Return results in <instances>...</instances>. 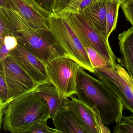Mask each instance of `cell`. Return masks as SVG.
Segmentation results:
<instances>
[{
    "mask_svg": "<svg viewBox=\"0 0 133 133\" xmlns=\"http://www.w3.org/2000/svg\"><path fill=\"white\" fill-rule=\"evenodd\" d=\"M78 99L92 108L96 106L106 126L118 123L123 116L124 106L119 96L103 82L80 67L76 81Z\"/></svg>",
    "mask_w": 133,
    "mask_h": 133,
    "instance_id": "cell-1",
    "label": "cell"
},
{
    "mask_svg": "<svg viewBox=\"0 0 133 133\" xmlns=\"http://www.w3.org/2000/svg\"><path fill=\"white\" fill-rule=\"evenodd\" d=\"M50 118L49 106L34 89L12 99L3 114V127L13 133H26L37 121Z\"/></svg>",
    "mask_w": 133,
    "mask_h": 133,
    "instance_id": "cell-2",
    "label": "cell"
},
{
    "mask_svg": "<svg viewBox=\"0 0 133 133\" xmlns=\"http://www.w3.org/2000/svg\"><path fill=\"white\" fill-rule=\"evenodd\" d=\"M4 9L15 27L18 43L46 66L56 58L66 57L54 43L49 31L43 32L33 28L16 11L8 8Z\"/></svg>",
    "mask_w": 133,
    "mask_h": 133,
    "instance_id": "cell-3",
    "label": "cell"
},
{
    "mask_svg": "<svg viewBox=\"0 0 133 133\" xmlns=\"http://www.w3.org/2000/svg\"><path fill=\"white\" fill-rule=\"evenodd\" d=\"M49 25L50 32L55 45L65 56L73 59L81 67L94 74L95 70L86 49L68 17L53 14Z\"/></svg>",
    "mask_w": 133,
    "mask_h": 133,
    "instance_id": "cell-4",
    "label": "cell"
},
{
    "mask_svg": "<svg viewBox=\"0 0 133 133\" xmlns=\"http://www.w3.org/2000/svg\"><path fill=\"white\" fill-rule=\"evenodd\" d=\"M67 17L85 47L92 48L114 66L117 64V60L119 59L110 45L109 38L96 29L82 12L71 14Z\"/></svg>",
    "mask_w": 133,
    "mask_h": 133,
    "instance_id": "cell-5",
    "label": "cell"
},
{
    "mask_svg": "<svg viewBox=\"0 0 133 133\" xmlns=\"http://www.w3.org/2000/svg\"><path fill=\"white\" fill-rule=\"evenodd\" d=\"M94 74L120 99L124 107L133 114V78L122 66L108 63L95 69Z\"/></svg>",
    "mask_w": 133,
    "mask_h": 133,
    "instance_id": "cell-6",
    "label": "cell"
},
{
    "mask_svg": "<svg viewBox=\"0 0 133 133\" xmlns=\"http://www.w3.org/2000/svg\"><path fill=\"white\" fill-rule=\"evenodd\" d=\"M80 67L75 61L66 57L56 58L46 66L50 82L63 98L76 95L77 76Z\"/></svg>",
    "mask_w": 133,
    "mask_h": 133,
    "instance_id": "cell-7",
    "label": "cell"
},
{
    "mask_svg": "<svg viewBox=\"0 0 133 133\" xmlns=\"http://www.w3.org/2000/svg\"><path fill=\"white\" fill-rule=\"evenodd\" d=\"M8 8L17 11L33 28L50 31L49 20L53 13L35 0H8Z\"/></svg>",
    "mask_w": 133,
    "mask_h": 133,
    "instance_id": "cell-8",
    "label": "cell"
},
{
    "mask_svg": "<svg viewBox=\"0 0 133 133\" xmlns=\"http://www.w3.org/2000/svg\"><path fill=\"white\" fill-rule=\"evenodd\" d=\"M0 74L4 77L12 99L34 90L38 85L9 55Z\"/></svg>",
    "mask_w": 133,
    "mask_h": 133,
    "instance_id": "cell-9",
    "label": "cell"
},
{
    "mask_svg": "<svg viewBox=\"0 0 133 133\" xmlns=\"http://www.w3.org/2000/svg\"><path fill=\"white\" fill-rule=\"evenodd\" d=\"M9 55L33 79L38 85L50 82L46 65L38 57L18 43Z\"/></svg>",
    "mask_w": 133,
    "mask_h": 133,
    "instance_id": "cell-10",
    "label": "cell"
},
{
    "mask_svg": "<svg viewBox=\"0 0 133 133\" xmlns=\"http://www.w3.org/2000/svg\"><path fill=\"white\" fill-rule=\"evenodd\" d=\"M70 98L72 109L86 133H110L103 123L100 112L96 106L91 108L73 95Z\"/></svg>",
    "mask_w": 133,
    "mask_h": 133,
    "instance_id": "cell-11",
    "label": "cell"
},
{
    "mask_svg": "<svg viewBox=\"0 0 133 133\" xmlns=\"http://www.w3.org/2000/svg\"><path fill=\"white\" fill-rule=\"evenodd\" d=\"M53 121L57 133H86L78 121L68 98Z\"/></svg>",
    "mask_w": 133,
    "mask_h": 133,
    "instance_id": "cell-12",
    "label": "cell"
},
{
    "mask_svg": "<svg viewBox=\"0 0 133 133\" xmlns=\"http://www.w3.org/2000/svg\"><path fill=\"white\" fill-rule=\"evenodd\" d=\"M35 90L47 103L49 109L50 118L53 119L58 110L64 105L66 99L68 98L62 97L51 82L38 85Z\"/></svg>",
    "mask_w": 133,
    "mask_h": 133,
    "instance_id": "cell-13",
    "label": "cell"
},
{
    "mask_svg": "<svg viewBox=\"0 0 133 133\" xmlns=\"http://www.w3.org/2000/svg\"><path fill=\"white\" fill-rule=\"evenodd\" d=\"M106 1L107 0H94L90 5L80 12H82L96 29L107 36Z\"/></svg>",
    "mask_w": 133,
    "mask_h": 133,
    "instance_id": "cell-14",
    "label": "cell"
},
{
    "mask_svg": "<svg viewBox=\"0 0 133 133\" xmlns=\"http://www.w3.org/2000/svg\"><path fill=\"white\" fill-rule=\"evenodd\" d=\"M118 39L124 66L133 78V27L120 34Z\"/></svg>",
    "mask_w": 133,
    "mask_h": 133,
    "instance_id": "cell-15",
    "label": "cell"
},
{
    "mask_svg": "<svg viewBox=\"0 0 133 133\" xmlns=\"http://www.w3.org/2000/svg\"><path fill=\"white\" fill-rule=\"evenodd\" d=\"M84 0H54L52 12L59 16H67L81 11Z\"/></svg>",
    "mask_w": 133,
    "mask_h": 133,
    "instance_id": "cell-16",
    "label": "cell"
},
{
    "mask_svg": "<svg viewBox=\"0 0 133 133\" xmlns=\"http://www.w3.org/2000/svg\"><path fill=\"white\" fill-rule=\"evenodd\" d=\"M121 4L116 0H107L106 7V29L108 38L116 29L118 11Z\"/></svg>",
    "mask_w": 133,
    "mask_h": 133,
    "instance_id": "cell-17",
    "label": "cell"
},
{
    "mask_svg": "<svg viewBox=\"0 0 133 133\" xmlns=\"http://www.w3.org/2000/svg\"><path fill=\"white\" fill-rule=\"evenodd\" d=\"M0 42H2L5 36L16 37L15 27L7 14L5 9L0 8Z\"/></svg>",
    "mask_w": 133,
    "mask_h": 133,
    "instance_id": "cell-18",
    "label": "cell"
},
{
    "mask_svg": "<svg viewBox=\"0 0 133 133\" xmlns=\"http://www.w3.org/2000/svg\"><path fill=\"white\" fill-rule=\"evenodd\" d=\"M12 100L6 82L3 75L0 74V105L1 117L8 104Z\"/></svg>",
    "mask_w": 133,
    "mask_h": 133,
    "instance_id": "cell-19",
    "label": "cell"
},
{
    "mask_svg": "<svg viewBox=\"0 0 133 133\" xmlns=\"http://www.w3.org/2000/svg\"><path fill=\"white\" fill-rule=\"evenodd\" d=\"M113 133H133V115L123 116L114 128Z\"/></svg>",
    "mask_w": 133,
    "mask_h": 133,
    "instance_id": "cell-20",
    "label": "cell"
},
{
    "mask_svg": "<svg viewBox=\"0 0 133 133\" xmlns=\"http://www.w3.org/2000/svg\"><path fill=\"white\" fill-rule=\"evenodd\" d=\"M85 48L94 70L95 68L106 66L109 63L106 61L96 50L88 46H86Z\"/></svg>",
    "mask_w": 133,
    "mask_h": 133,
    "instance_id": "cell-21",
    "label": "cell"
},
{
    "mask_svg": "<svg viewBox=\"0 0 133 133\" xmlns=\"http://www.w3.org/2000/svg\"><path fill=\"white\" fill-rule=\"evenodd\" d=\"M48 120H42L35 123L27 131L31 133H57L55 129L49 127L47 124Z\"/></svg>",
    "mask_w": 133,
    "mask_h": 133,
    "instance_id": "cell-22",
    "label": "cell"
},
{
    "mask_svg": "<svg viewBox=\"0 0 133 133\" xmlns=\"http://www.w3.org/2000/svg\"><path fill=\"white\" fill-rule=\"evenodd\" d=\"M3 42L6 49L10 51L15 49L18 44L17 39L13 36H5Z\"/></svg>",
    "mask_w": 133,
    "mask_h": 133,
    "instance_id": "cell-23",
    "label": "cell"
},
{
    "mask_svg": "<svg viewBox=\"0 0 133 133\" xmlns=\"http://www.w3.org/2000/svg\"><path fill=\"white\" fill-rule=\"evenodd\" d=\"M0 48V70H3L4 67L5 59L9 56L10 51L6 49L3 42L1 43Z\"/></svg>",
    "mask_w": 133,
    "mask_h": 133,
    "instance_id": "cell-24",
    "label": "cell"
},
{
    "mask_svg": "<svg viewBox=\"0 0 133 133\" xmlns=\"http://www.w3.org/2000/svg\"><path fill=\"white\" fill-rule=\"evenodd\" d=\"M46 10L52 12L54 0H35Z\"/></svg>",
    "mask_w": 133,
    "mask_h": 133,
    "instance_id": "cell-25",
    "label": "cell"
},
{
    "mask_svg": "<svg viewBox=\"0 0 133 133\" xmlns=\"http://www.w3.org/2000/svg\"><path fill=\"white\" fill-rule=\"evenodd\" d=\"M0 8H8V0H0Z\"/></svg>",
    "mask_w": 133,
    "mask_h": 133,
    "instance_id": "cell-26",
    "label": "cell"
},
{
    "mask_svg": "<svg viewBox=\"0 0 133 133\" xmlns=\"http://www.w3.org/2000/svg\"><path fill=\"white\" fill-rule=\"evenodd\" d=\"M116 1H118L119 3H120L121 4L127 1L128 0H116Z\"/></svg>",
    "mask_w": 133,
    "mask_h": 133,
    "instance_id": "cell-27",
    "label": "cell"
}]
</instances>
